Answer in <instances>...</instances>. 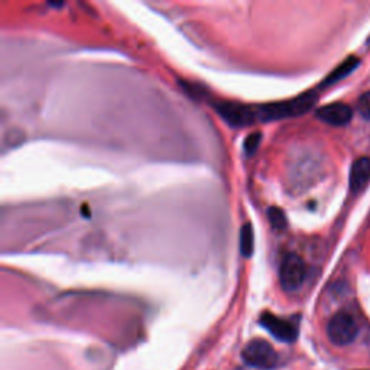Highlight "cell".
<instances>
[{"instance_id":"6da1fadb","label":"cell","mask_w":370,"mask_h":370,"mask_svg":"<svg viewBox=\"0 0 370 370\" xmlns=\"http://www.w3.org/2000/svg\"><path fill=\"white\" fill-rule=\"evenodd\" d=\"M315 100L317 96L314 93H305L291 100L255 106L256 121H271V120L301 116L314 106Z\"/></svg>"},{"instance_id":"7a4b0ae2","label":"cell","mask_w":370,"mask_h":370,"mask_svg":"<svg viewBox=\"0 0 370 370\" xmlns=\"http://www.w3.org/2000/svg\"><path fill=\"white\" fill-rule=\"evenodd\" d=\"M212 106L232 128H243L258 123L255 106L241 104L236 102H224V100L213 102Z\"/></svg>"},{"instance_id":"3957f363","label":"cell","mask_w":370,"mask_h":370,"mask_svg":"<svg viewBox=\"0 0 370 370\" xmlns=\"http://www.w3.org/2000/svg\"><path fill=\"white\" fill-rule=\"evenodd\" d=\"M307 278V265L295 254L286 255L279 268V282L285 291H298Z\"/></svg>"},{"instance_id":"277c9868","label":"cell","mask_w":370,"mask_h":370,"mask_svg":"<svg viewBox=\"0 0 370 370\" xmlns=\"http://www.w3.org/2000/svg\"><path fill=\"white\" fill-rule=\"evenodd\" d=\"M359 325L356 320L347 312H337L328 321L327 336L337 346H347L356 340Z\"/></svg>"},{"instance_id":"5b68a950","label":"cell","mask_w":370,"mask_h":370,"mask_svg":"<svg viewBox=\"0 0 370 370\" xmlns=\"http://www.w3.org/2000/svg\"><path fill=\"white\" fill-rule=\"evenodd\" d=\"M243 360L249 366L258 369H272L276 361L278 356L272 346L263 340H254L243 350Z\"/></svg>"},{"instance_id":"8992f818","label":"cell","mask_w":370,"mask_h":370,"mask_svg":"<svg viewBox=\"0 0 370 370\" xmlns=\"http://www.w3.org/2000/svg\"><path fill=\"white\" fill-rule=\"evenodd\" d=\"M261 324L266 328V330L278 340L281 342H285V343H291L297 339V327L286 321V320H282L279 317H275L273 314L271 312H263L262 317H261Z\"/></svg>"},{"instance_id":"52a82bcc","label":"cell","mask_w":370,"mask_h":370,"mask_svg":"<svg viewBox=\"0 0 370 370\" xmlns=\"http://www.w3.org/2000/svg\"><path fill=\"white\" fill-rule=\"evenodd\" d=\"M317 117L321 121L327 123V125L342 128L346 126L347 123H350L353 117V111L352 107L344 103H332L320 107L317 110Z\"/></svg>"},{"instance_id":"ba28073f","label":"cell","mask_w":370,"mask_h":370,"mask_svg":"<svg viewBox=\"0 0 370 370\" xmlns=\"http://www.w3.org/2000/svg\"><path fill=\"white\" fill-rule=\"evenodd\" d=\"M370 181V158L361 156L353 162L349 175V185L353 192L361 191Z\"/></svg>"},{"instance_id":"9c48e42d","label":"cell","mask_w":370,"mask_h":370,"mask_svg":"<svg viewBox=\"0 0 370 370\" xmlns=\"http://www.w3.org/2000/svg\"><path fill=\"white\" fill-rule=\"evenodd\" d=\"M357 65H359V60H357L356 57L347 58L342 65H339L330 75H328V77L324 80L322 86H328V85L337 83V81H340L342 78H344L346 75H349Z\"/></svg>"},{"instance_id":"30bf717a","label":"cell","mask_w":370,"mask_h":370,"mask_svg":"<svg viewBox=\"0 0 370 370\" xmlns=\"http://www.w3.org/2000/svg\"><path fill=\"white\" fill-rule=\"evenodd\" d=\"M240 254L244 258H251L254 254V229L251 223H244L240 229Z\"/></svg>"},{"instance_id":"8fae6325","label":"cell","mask_w":370,"mask_h":370,"mask_svg":"<svg viewBox=\"0 0 370 370\" xmlns=\"http://www.w3.org/2000/svg\"><path fill=\"white\" fill-rule=\"evenodd\" d=\"M268 219H269V223L271 226L275 229V230H283L286 227V216L285 213L278 209V207H271L268 210Z\"/></svg>"},{"instance_id":"7c38bea8","label":"cell","mask_w":370,"mask_h":370,"mask_svg":"<svg viewBox=\"0 0 370 370\" xmlns=\"http://www.w3.org/2000/svg\"><path fill=\"white\" fill-rule=\"evenodd\" d=\"M261 141H262V134L261 132L251 134L248 138H246L244 145H243L244 153L248 155V156H252L258 151V148L261 145Z\"/></svg>"},{"instance_id":"4fadbf2b","label":"cell","mask_w":370,"mask_h":370,"mask_svg":"<svg viewBox=\"0 0 370 370\" xmlns=\"http://www.w3.org/2000/svg\"><path fill=\"white\" fill-rule=\"evenodd\" d=\"M357 110H359V113H360L366 120H370V92L364 93V94L359 99Z\"/></svg>"}]
</instances>
